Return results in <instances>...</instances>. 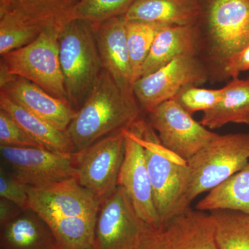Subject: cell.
<instances>
[{
    "label": "cell",
    "mask_w": 249,
    "mask_h": 249,
    "mask_svg": "<svg viewBox=\"0 0 249 249\" xmlns=\"http://www.w3.org/2000/svg\"><path fill=\"white\" fill-rule=\"evenodd\" d=\"M146 224L139 219L124 190L118 186L101 201L93 249H135Z\"/></svg>",
    "instance_id": "cell-12"
},
{
    "label": "cell",
    "mask_w": 249,
    "mask_h": 249,
    "mask_svg": "<svg viewBox=\"0 0 249 249\" xmlns=\"http://www.w3.org/2000/svg\"><path fill=\"white\" fill-rule=\"evenodd\" d=\"M199 16L196 0H137L124 16L127 21L163 27L193 26Z\"/></svg>",
    "instance_id": "cell-18"
},
{
    "label": "cell",
    "mask_w": 249,
    "mask_h": 249,
    "mask_svg": "<svg viewBox=\"0 0 249 249\" xmlns=\"http://www.w3.org/2000/svg\"><path fill=\"white\" fill-rule=\"evenodd\" d=\"M9 0H0V6H4Z\"/></svg>",
    "instance_id": "cell-34"
},
{
    "label": "cell",
    "mask_w": 249,
    "mask_h": 249,
    "mask_svg": "<svg viewBox=\"0 0 249 249\" xmlns=\"http://www.w3.org/2000/svg\"><path fill=\"white\" fill-rule=\"evenodd\" d=\"M147 114L149 124L162 145L186 160L217 135L195 120L174 99L159 105Z\"/></svg>",
    "instance_id": "cell-10"
},
{
    "label": "cell",
    "mask_w": 249,
    "mask_h": 249,
    "mask_svg": "<svg viewBox=\"0 0 249 249\" xmlns=\"http://www.w3.org/2000/svg\"><path fill=\"white\" fill-rule=\"evenodd\" d=\"M137 0H80L71 12L72 19L92 25L124 16Z\"/></svg>",
    "instance_id": "cell-26"
},
{
    "label": "cell",
    "mask_w": 249,
    "mask_h": 249,
    "mask_svg": "<svg viewBox=\"0 0 249 249\" xmlns=\"http://www.w3.org/2000/svg\"><path fill=\"white\" fill-rule=\"evenodd\" d=\"M201 211L229 210L249 214V161L247 165L201 199L196 206Z\"/></svg>",
    "instance_id": "cell-23"
},
{
    "label": "cell",
    "mask_w": 249,
    "mask_h": 249,
    "mask_svg": "<svg viewBox=\"0 0 249 249\" xmlns=\"http://www.w3.org/2000/svg\"><path fill=\"white\" fill-rule=\"evenodd\" d=\"M196 55L211 83L227 80L228 64L249 45V0H196Z\"/></svg>",
    "instance_id": "cell-2"
},
{
    "label": "cell",
    "mask_w": 249,
    "mask_h": 249,
    "mask_svg": "<svg viewBox=\"0 0 249 249\" xmlns=\"http://www.w3.org/2000/svg\"><path fill=\"white\" fill-rule=\"evenodd\" d=\"M59 58L67 100L77 112L103 70L91 24L71 19L65 24L59 37Z\"/></svg>",
    "instance_id": "cell-5"
},
{
    "label": "cell",
    "mask_w": 249,
    "mask_h": 249,
    "mask_svg": "<svg viewBox=\"0 0 249 249\" xmlns=\"http://www.w3.org/2000/svg\"><path fill=\"white\" fill-rule=\"evenodd\" d=\"M0 197L12 201L21 209L30 208L27 185L22 182L3 165L0 167Z\"/></svg>",
    "instance_id": "cell-30"
},
{
    "label": "cell",
    "mask_w": 249,
    "mask_h": 249,
    "mask_svg": "<svg viewBox=\"0 0 249 249\" xmlns=\"http://www.w3.org/2000/svg\"><path fill=\"white\" fill-rule=\"evenodd\" d=\"M208 81L207 71L200 59L195 54H184L137 80L133 92L142 110L147 113L173 99L183 88L199 86Z\"/></svg>",
    "instance_id": "cell-8"
},
{
    "label": "cell",
    "mask_w": 249,
    "mask_h": 249,
    "mask_svg": "<svg viewBox=\"0 0 249 249\" xmlns=\"http://www.w3.org/2000/svg\"><path fill=\"white\" fill-rule=\"evenodd\" d=\"M135 249H170L163 229L144 228L139 235Z\"/></svg>",
    "instance_id": "cell-31"
},
{
    "label": "cell",
    "mask_w": 249,
    "mask_h": 249,
    "mask_svg": "<svg viewBox=\"0 0 249 249\" xmlns=\"http://www.w3.org/2000/svg\"><path fill=\"white\" fill-rule=\"evenodd\" d=\"M209 129L229 124H249V77L232 78L223 88L222 99L212 109L203 113L199 121Z\"/></svg>",
    "instance_id": "cell-21"
},
{
    "label": "cell",
    "mask_w": 249,
    "mask_h": 249,
    "mask_svg": "<svg viewBox=\"0 0 249 249\" xmlns=\"http://www.w3.org/2000/svg\"><path fill=\"white\" fill-rule=\"evenodd\" d=\"M249 70V45L239 52L228 64L226 69L227 80L238 78L241 73Z\"/></svg>",
    "instance_id": "cell-32"
},
{
    "label": "cell",
    "mask_w": 249,
    "mask_h": 249,
    "mask_svg": "<svg viewBox=\"0 0 249 249\" xmlns=\"http://www.w3.org/2000/svg\"><path fill=\"white\" fill-rule=\"evenodd\" d=\"M0 155L5 168L27 186L74 178L76 152L65 154L42 147L0 145Z\"/></svg>",
    "instance_id": "cell-11"
},
{
    "label": "cell",
    "mask_w": 249,
    "mask_h": 249,
    "mask_svg": "<svg viewBox=\"0 0 249 249\" xmlns=\"http://www.w3.org/2000/svg\"><path fill=\"white\" fill-rule=\"evenodd\" d=\"M170 249H218L211 214L188 208L163 227Z\"/></svg>",
    "instance_id": "cell-16"
},
{
    "label": "cell",
    "mask_w": 249,
    "mask_h": 249,
    "mask_svg": "<svg viewBox=\"0 0 249 249\" xmlns=\"http://www.w3.org/2000/svg\"><path fill=\"white\" fill-rule=\"evenodd\" d=\"M22 210L12 201L0 197V226L14 219Z\"/></svg>",
    "instance_id": "cell-33"
},
{
    "label": "cell",
    "mask_w": 249,
    "mask_h": 249,
    "mask_svg": "<svg viewBox=\"0 0 249 249\" xmlns=\"http://www.w3.org/2000/svg\"><path fill=\"white\" fill-rule=\"evenodd\" d=\"M67 22L49 24L31 43L1 55V71L25 78L68 102L59 58V37Z\"/></svg>",
    "instance_id": "cell-6"
},
{
    "label": "cell",
    "mask_w": 249,
    "mask_h": 249,
    "mask_svg": "<svg viewBox=\"0 0 249 249\" xmlns=\"http://www.w3.org/2000/svg\"><path fill=\"white\" fill-rule=\"evenodd\" d=\"M0 77V93L60 130H67L76 114L70 103L25 78L2 71Z\"/></svg>",
    "instance_id": "cell-14"
},
{
    "label": "cell",
    "mask_w": 249,
    "mask_h": 249,
    "mask_svg": "<svg viewBox=\"0 0 249 249\" xmlns=\"http://www.w3.org/2000/svg\"><path fill=\"white\" fill-rule=\"evenodd\" d=\"M218 249H249V214L239 211H211Z\"/></svg>",
    "instance_id": "cell-24"
},
{
    "label": "cell",
    "mask_w": 249,
    "mask_h": 249,
    "mask_svg": "<svg viewBox=\"0 0 249 249\" xmlns=\"http://www.w3.org/2000/svg\"><path fill=\"white\" fill-rule=\"evenodd\" d=\"M249 161V132L217 134L188 160L189 181L186 201L211 191L242 170Z\"/></svg>",
    "instance_id": "cell-7"
},
{
    "label": "cell",
    "mask_w": 249,
    "mask_h": 249,
    "mask_svg": "<svg viewBox=\"0 0 249 249\" xmlns=\"http://www.w3.org/2000/svg\"><path fill=\"white\" fill-rule=\"evenodd\" d=\"M222 96L223 88L209 89L198 86H188L180 91L173 99L193 116L197 111L204 113L213 108L221 101Z\"/></svg>",
    "instance_id": "cell-28"
},
{
    "label": "cell",
    "mask_w": 249,
    "mask_h": 249,
    "mask_svg": "<svg viewBox=\"0 0 249 249\" xmlns=\"http://www.w3.org/2000/svg\"><path fill=\"white\" fill-rule=\"evenodd\" d=\"M0 227V249H64L48 224L31 208Z\"/></svg>",
    "instance_id": "cell-17"
},
{
    "label": "cell",
    "mask_w": 249,
    "mask_h": 249,
    "mask_svg": "<svg viewBox=\"0 0 249 249\" xmlns=\"http://www.w3.org/2000/svg\"><path fill=\"white\" fill-rule=\"evenodd\" d=\"M93 249V248H92V249Z\"/></svg>",
    "instance_id": "cell-35"
},
{
    "label": "cell",
    "mask_w": 249,
    "mask_h": 249,
    "mask_svg": "<svg viewBox=\"0 0 249 249\" xmlns=\"http://www.w3.org/2000/svg\"><path fill=\"white\" fill-rule=\"evenodd\" d=\"M142 111L134 95L123 91L103 69L89 97L67 130L76 152L130 128L142 119Z\"/></svg>",
    "instance_id": "cell-3"
},
{
    "label": "cell",
    "mask_w": 249,
    "mask_h": 249,
    "mask_svg": "<svg viewBox=\"0 0 249 249\" xmlns=\"http://www.w3.org/2000/svg\"><path fill=\"white\" fill-rule=\"evenodd\" d=\"M0 109L6 111L31 139L44 148L60 153L76 152L67 131L56 128L2 93H0Z\"/></svg>",
    "instance_id": "cell-19"
},
{
    "label": "cell",
    "mask_w": 249,
    "mask_h": 249,
    "mask_svg": "<svg viewBox=\"0 0 249 249\" xmlns=\"http://www.w3.org/2000/svg\"><path fill=\"white\" fill-rule=\"evenodd\" d=\"M29 207L43 219L64 249H90L101 200L75 178L27 186Z\"/></svg>",
    "instance_id": "cell-1"
},
{
    "label": "cell",
    "mask_w": 249,
    "mask_h": 249,
    "mask_svg": "<svg viewBox=\"0 0 249 249\" xmlns=\"http://www.w3.org/2000/svg\"><path fill=\"white\" fill-rule=\"evenodd\" d=\"M124 16L92 25L103 69L123 91L134 94V80L127 42Z\"/></svg>",
    "instance_id": "cell-15"
},
{
    "label": "cell",
    "mask_w": 249,
    "mask_h": 249,
    "mask_svg": "<svg viewBox=\"0 0 249 249\" xmlns=\"http://www.w3.org/2000/svg\"><path fill=\"white\" fill-rule=\"evenodd\" d=\"M163 27H165L149 23L127 21V47L134 84L140 78L142 65L150 53L156 36Z\"/></svg>",
    "instance_id": "cell-25"
},
{
    "label": "cell",
    "mask_w": 249,
    "mask_h": 249,
    "mask_svg": "<svg viewBox=\"0 0 249 249\" xmlns=\"http://www.w3.org/2000/svg\"><path fill=\"white\" fill-rule=\"evenodd\" d=\"M129 129L145 150L154 203L163 229L172 218L190 208L186 201L188 160L163 146L149 123L142 119Z\"/></svg>",
    "instance_id": "cell-4"
},
{
    "label": "cell",
    "mask_w": 249,
    "mask_h": 249,
    "mask_svg": "<svg viewBox=\"0 0 249 249\" xmlns=\"http://www.w3.org/2000/svg\"><path fill=\"white\" fill-rule=\"evenodd\" d=\"M43 29L21 22L11 15H0L1 55L29 45Z\"/></svg>",
    "instance_id": "cell-27"
},
{
    "label": "cell",
    "mask_w": 249,
    "mask_h": 249,
    "mask_svg": "<svg viewBox=\"0 0 249 249\" xmlns=\"http://www.w3.org/2000/svg\"><path fill=\"white\" fill-rule=\"evenodd\" d=\"M125 152L124 132L112 134L76 152L74 178L100 200L118 187V179Z\"/></svg>",
    "instance_id": "cell-9"
},
{
    "label": "cell",
    "mask_w": 249,
    "mask_h": 249,
    "mask_svg": "<svg viewBox=\"0 0 249 249\" xmlns=\"http://www.w3.org/2000/svg\"><path fill=\"white\" fill-rule=\"evenodd\" d=\"M196 52L197 46L194 27H163L156 36L150 53L142 65L139 78L154 73L179 55H196Z\"/></svg>",
    "instance_id": "cell-20"
},
{
    "label": "cell",
    "mask_w": 249,
    "mask_h": 249,
    "mask_svg": "<svg viewBox=\"0 0 249 249\" xmlns=\"http://www.w3.org/2000/svg\"><path fill=\"white\" fill-rule=\"evenodd\" d=\"M0 145L42 147L31 139L13 118L3 109H0Z\"/></svg>",
    "instance_id": "cell-29"
},
{
    "label": "cell",
    "mask_w": 249,
    "mask_h": 249,
    "mask_svg": "<svg viewBox=\"0 0 249 249\" xmlns=\"http://www.w3.org/2000/svg\"><path fill=\"white\" fill-rule=\"evenodd\" d=\"M80 0H9L0 6V15L8 14L21 22L44 29L49 24L71 19Z\"/></svg>",
    "instance_id": "cell-22"
},
{
    "label": "cell",
    "mask_w": 249,
    "mask_h": 249,
    "mask_svg": "<svg viewBox=\"0 0 249 249\" xmlns=\"http://www.w3.org/2000/svg\"><path fill=\"white\" fill-rule=\"evenodd\" d=\"M125 152L118 186L124 190L139 219L147 227L163 229L154 203L145 150L132 131H124Z\"/></svg>",
    "instance_id": "cell-13"
}]
</instances>
